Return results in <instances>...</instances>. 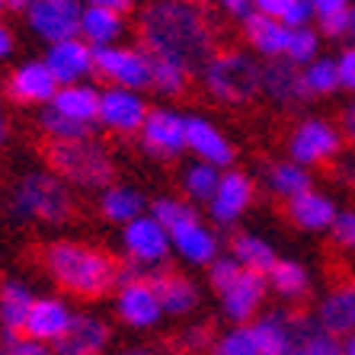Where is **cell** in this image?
<instances>
[{
    "instance_id": "24",
    "label": "cell",
    "mask_w": 355,
    "mask_h": 355,
    "mask_svg": "<svg viewBox=\"0 0 355 355\" xmlns=\"http://www.w3.org/2000/svg\"><path fill=\"white\" fill-rule=\"evenodd\" d=\"M311 317L330 336L346 339L355 333V279H343L317 297Z\"/></svg>"
},
{
    "instance_id": "58",
    "label": "cell",
    "mask_w": 355,
    "mask_h": 355,
    "mask_svg": "<svg viewBox=\"0 0 355 355\" xmlns=\"http://www.w3.org/2000/svg\"><path fill=\"white\" fill-rule=\"evenodd\" d=\"M0 10H7V7H3V0H0Z\"/></svg>"
},
{
    "instance_id": "32",
    "label": "cell",
    "mask_w": 355,
    "mask_h": 355,
    "mask_svg": "<svg viewBox=\"0 0 355 355\" xmlns=\"http://www.w3.org/2000/svg\"><path fill=\"white\" fill-rule=\"evenodd\" d=\"M227 253L240 263V269H250V272H259V275H266L282 259L279 247H275L269 237L257 234V231H237L231 237Z\"/></svg>"
},
{
    "instance_id": "35",
    "label": "cell",
    "mask_w": 355,
    "mask_h": 355,
    "mask_svg": "<svg viewBox=\"0 0 355 355\" xmlns=\"http://www.w3.org/2000/svg\"><path fill=\"white\" fill-rule=\"evenodd\" d=\"M218 176H221V170L211 164H202V160H189V164L180 170V189H182V198L186 202H192V205H205L208 198H211V192H215L218 186Z\"/></svg>"
},
{
    "instance_id": "5",
    "label": "cell",
    "mask_w": 355,
    "mask_h": 355,
    "mask_svg": "<svg viewBox=\"0 0 355 355\" xmlns=\"http://www.w3.org/2000/svg\"><path fill=\"white\" fill-rule=\"evenodd\" d=\"M196 80L211 103L227 109L253 106L263 83V61L247 49H215L196 71Z\"/></svg>"
},
{
    "instance_id": "46",
    "label": "cell",
    "mask_w": 355,
    "mask_h": 355,
    "mask_svg": "<svg viewBox=\"0 0 355 355\" xmlns=\"http://www.w3.org/2000/svg\"><path fill=\"white\" fill-rule=\"evenodd\" d=\"M333 61H336L339 90L346 93V96H352V93H355V42L343 45V49L333 55Z\"/></svg>"
},
{
    "instance_id": "53",
    "label": "cell",
    "mask_w": 355,
    "mask_h": 355,
    "mask_svg": "<svg viewBox=\"0 0 355 355\" xmlns=\"http://www.w3.org/2000/svg\"><path fill=\"white\" fill-rule=\"evenodd\" d=\"M10 141V119H7V99L0 93V148Z\"/></svg>"
},
{
    "instance_id": "42",
    "label": "cell",
    "mask_w": 355,
    "mask_h": 355,
    "mask_svg": "<svg viewBox=\"0 0 355 355\" xmlns=\"http://www.w3.org/2000/svg\"><path fill=\"white\" fill-rule=\"evenodd\" d=\"M218 333L211 330V323H189L182 327L176 336V352L180 355H211Z\"/></svg>"
},
{
    "instance_id": "50",
    "label": "cell",
    "mask_w": 355,
    "mask_h": 355,
    "mask_svg": "<svg viewBox=\"0 0 355 355\" xmlns=\"http://www.w3.org/2000/svg\"><path fill=\"white\" fill-rule=\"evenodd\" d=\"M211 3H218V7L231 19H237V23H243V19L253 13V0H211Z\"/></svg>"
},
{
    "instance_id": "12",
    "label": "cell",
    "mask_w": 355,
    "mask_h": 355,
    "mask_svg": "<svg viewBox=\"0 0 355 355\" xmlns=\"http://www.w3.org/2000/svg\"><path fill=\"white\" fill-rule=\"evenodd\" d=\"M148 112V93L125 90V87H99L96 128H103L112 138H138Z\"/></svg>"
},
{
    "instance_id": "33",
    "label": "cell",
    "mask_w": 355,
    "mask_h": 355,
    "mask_svg": "<svg viewBox=\"0 0 355 355\" xmlns=\"http://www.w3.org/2000/svg\"><path fill=\"white\" fill-rule=\"evenodd\" d=\"M33 301L35 291L23 279L0 282V333H23Z\"/></svg>"
},
{
    "instance_id": "13",
    "label": "cell",
    "mask_w": 355,
    "mask_h": 355,
    "mask_svg": "<svg viewBox=\"0 0 355 355\" xmlns=\"http://www.w3.org/2000/svg\"><path fill=\"white\" fill-rule=\"evenodd\" d=\"M96 77L103 87H125V90H150V55L138 42H122L112 49L96 51Z\"/></svg>"
},
{
    "instance_id": "7",
    "label": "cell",
    "mask_w": 355,
    "mask_h": 355,
    "mask_svg": "<svg viewBox=\"0 0 355 355\" xmlns=\"http://www.w3.org/2000/svg\"><path fill=\"white\" fill-rule=\"evenodd\" d=\"M119 257L128 272L154 275L173 263V247H170L164 224L150 211H144L141 218L119 227Z\"/></svg>"
},
{
    "instance_id": "11",
    "label": "cell",
    "mask_w": 355,
    "mask_h": 355,
    "mask_svg": "<svg viewBox=\"0 0 355 355\" xmlns=\"http://www.w3.org/2000/svg\"><path fill=\"white\" fill-rule=\"evenodd\" d=\"M138 148L144 157L160 164L186 157V112L176 106H150L138 132Z\"/></svg>"
},
{
    "instance_id": "48",
    "label": "cell",
    "mask_w": 355,
    "mask_h": 355,
    "mask_svg": "<svg viewBox=\"0 0 355 355\" xmlns=\"http://www.w3.org/2000/svg\"><path fill=\"white\" fill-rule=\"evenodd\" d=\"M339 132H343V141H346V148H355V93L343 103V109H339Z\"/></svg>"
},
{
    "instance_id": "49",
    "label": "cell",
    "mask_w": 355,
    "mask_h": 355,
    "mask_svg": "<svg viewBox=\"0 0 355 355\" xmlns=\"http://www.w3.org/2000/svg\"><path fill=\"white\" fill-rule=\"evenodd\" d=\"M311 10H314V23L327 17H336V13H349L355 0H307Z\"/></svg>"
},
{
    "instance_id": "34",
    "label": "cell",
    "mask_w": 355,
    "mask_h": 355,
    "mask_svg": "<svg viewBox=\"0 0 355 355\" xmlns=\"http://www.w3.org/2000/svg\"><path fill=\"white\" fill-rule=\"evenodd\" d=\"M196 71L173 58H160L150 55V93H157L160 99H180L189 93Z\"/></svg>"
},
{
    "instance_id": "29",
    "label": "cell",
    "mask_w": 355,
    "mask_h": 355,
    "mask_svg": "<svg viewBox=\"0 0 355 355\" xmlns=\"http://www.w3.org/2000/svg\"><path fill=\"white\" fill-rule=\"evenodd\" d=\"M263 189L275 198V202H285L288 205L291 198L304 196L307 189H314V173L307 170V166L295 164L291 157H275L263 166Z\"/></svg>"
},
{
    "instance_id": "37",
    "label": "cell",
    "mask_w": 355,
    "mask_h": 355,
    "mask_svg": "<svg viewBox=\"0 0 355 355\" xmlns=\"http://www.w3.org/2000/svg\"><path fill=\"white\" fill-rule=\"evenodd\" d=\"M301 80H304V93L307 99H330L339 90V74H336V61L330 55H320L311 64L301 67Z\"/></svg>"
},
{
    "instance_id": "10",
    "label": "cell",
    "mask_w": 355,
    "mask_h": 355,
    "mask_svg": "<svg viewBox=\"0 0 355 355\" xmlns=\"http://www.w3.org/2000/svg\"><path fill=\"white\" fill-rule=\"evenodd\" d=\"M253 202H257V180L247 170L231 166V170H221V176H218L215 192L205 202V218L218 231L221 227L231 231L253 211Z\"/></svg>"
},
{
    "instance_id": "52",
    "label": "cell",
    "mask_w": 355,
    "mask_h": 355,
    "mask_svg": "<svg viewBox=\"0 0 355 355\" xmlns=\"http://www.w3.org/2000/svg\"><path fill=\"white\" fill-rule=\"evenodd\" d=\"M13 51H17V35L7 23H0V61H7Z\"/></svg>"
},
{
    "instance_id": "4",
    "label": "cell",
    "mask_w": 355,
    "mask_h": 355,
    "mask_svg": "<svg viewBox=\"0 0 355 355\" xmlns=\"http://www.w3.org/2000/svg\"><path fill=\"white\" fill-rule=\"evenodd\" d=\"M10 218L19 224H39V227H64L77 215V196L61 176L49 166L26 170L7 198Z\"/></svg>"
},
{
    "instance_id": "1",
    "label": "cell",
    "mask_w": 355,
    "mask_h": 355,
    "mask_svg": "<svg viewBox=\"0 0 355 355\" xmlns=\"http://www.w3.org/2000/svg\"><path fill=\"white\" fill-rule=\"evenodd\" d=\"M138 45L198 71L218 49V26L202 0H148L138 13Z\"/></svg>"
},
{
    "instance_id": "51",
    "label": "cell",
    "mask_w": 355,
    "mask_h": 355,
    "mask_svg": "<svg viewBox=\"0 0 355 355\" xmlns=\"http://www.w3.org/2000/svg\"><path fill=\"white\" fill-rule=\"evenodd\" d=\"M83 7L112 10V13H122V17H128V13L135 10V0H83Z\"/></svg>"
},
{
    "instance_id": "9",
    "label": "cell",
    "mask_w": 355,
    "mask_h": 355,
    "mask_svg": "<svg viewBox=\"0 0 355 355\" xmlns=\"http://www.w3.org/2000/svg\"><path fill=\"white\" fill-rule=\"evenodd\" d=\"M112 314H116V320L125 330L132 333H150L166 320L150 275L128 272L125 266H122V282L112 291Z\"/></svg>"
},
{
    "instance_id": "28",
    "label": "cell",
    "mask_w": 355,
    "mask_h": 355,
    "mask_svg": "<svg viewBox=\"0 0 355 355\" xmlns=\"http://www.w3.org/2000/svg\"><path fill=\"white\" fill-rule=\"evenodd\" d=\"M150 208V198L132 186V182H109L106 189L96 192V211L103 221L116 224V227H125L128 221L141 218Z\"/></svg>"
},
{
    "instance_id": "8",
    "label": "cell",
    "mask_w": 355,
    "mask_h": 355,
    "mask_svg": "<svg viewBox=\"0 0 355 355\" xmlns=\"http://www.w3.org/2000/svg\"><path fill=\"white\" fill-rule=\"evenodd\" d=\"M343 150H346L343 132L327 116H301L285 138V157L307 166L311 173L320 166H333Z\"/></svg>"
},
{
    "instance_id": "22",
    "label": "cell",
    "mask_w": 355,
    "mask_h": 355,
    "mask_svg": "<svg viewBox=\"0 0 355 355\" xmlns=\"http://www.w3.org/2000/svg\"><path fill=\"white\" fill-rule=\"evenodd\" d=\"M77 311L71 304V297L64 295H35L33 307H29V317H26L23 333L29 339H39L45 346H55L74 323Z\"/></svg>"
},
{
    "instance_id": "47",
    "label": "cell",
    "mask_w": 355,
    "mask_h": 355,
    "mask_svg": "<svg viewBox=\"0 0 355 355\" xmlns=\"http://www.w3.org/2000/svg\"><path fill=\"white\" fill-rule=\"evenodd\" d=\"M330 170H333V182H336V186L346 192V196L355 198V148L343 150Z\"/></svg>"
},
{
    "instance_id": "3",
    "label": "cell",
    "mask_w": 355,
    "mask_h": 355,
    "mask_svg": "<svg viewBox=\"0 0 355 355\" xmlns=\"http://www.w3.org/2000/svg\"><path fill=\"white\" fill-rule=\"evenodd\" d=\"M148 211L164 224L170 247H173V259H180L186 269H208L224 253L221 231L186 198L157 196L150 198Z\"/></svg>"
},
{
    "instance_id": "20",
    "label": "cell",
    "mask_w": 355,
    "mask_h": 355,
    "mask_svg": "<svg viewBox=\"0 0 355 355\" xmlns=\"http://www.w3.org/2000/svg\"><path fill=\"white\" fill-rule=\"evenodd\" d=\"M301 307H266L253 323H247L253 339H257L259 355H291L297 336V323H301Z\"/></svg>"
},
{
    "instance_id": "30",
    "label": "cell",
    "mask_w": 355,
    "mask_h": 355,
    "mask_svg": "<svg viewBox=\"0 0 355 355\" xmlns=\"http://www.w3.org/2000/svg\"><path fill=\"white\" fill-rule=\"evenodd\" d=\"M49 109H55L58 116H64L67 122L87 125L96 128V112H99V87L93 80L87 83H67L58 87V93L51 96Z\"/></svg>"
},
{
    "instance_id": "56",
    "label": "cell",
    "mask_w": 355,
    "mask_h": 355,
    "mask_svg": "<svg viewBox=\"0 0 355 355\" xmlns=\"http://www.w3.org/2000/svg\"><path fill=\"white\" fill-rule=\"evenodd\" d=\"M343 355H355V333L343 339Z\"/></svg>"
},
{
    "instance_id": "45",
    "label": "cell",
    "mask_w": 355,
    "mask_h": 355,
    "mask_svg": "<svg viewBox=\"0 0 355 355\" xmlns=\"http://www.w3.org/2000/svg\"><path fill=\"white\" fill-rule=\"evenodd\" d=\"M330 240L343 253H355V208H339L336 221L330 227Z\"/></svg>"
},
{
    "instance_id": "27",
    "label": "cell",
    "mask_w": 355,
    "mask_h": 355,
    "mask_svg": "<svg viewBox=\"0 0 355 355\" xmlns=\"http://www.w3.org/2000/svg\"><path fill=\"white\" fill-rule=\"evenodd\" d=\"M243 49L250 55H257L259 61H282L285 58V51H288V42H291V29L288 26H282L279 19H269L263 13H250L243 23Z\"/></svg>"
},
{
    "instance_id": "6",
    "label": "cell",
    "mask_w": 355,
    "mask_h": 355,
    "mask_svg": "<svg viewBox=\"0 0 355 355\" xmlns=\"http://www.w3.org/2000/svg\"><path fill=\"white\" fill-rule=\"evenodd\" d=\"M45 166L71 186L74 192H99L116 182V154L103 138L87 135L77 141L45 144Z\"/></svg>"
},
{
    "instance_id": "2",
    "label": "cell",
    "mask_w": 355,
    "mask_h": 355,
    "mask_svg": "<svg viewBox=\"0 0 355 355\" xmlns=\"http://www.w3.org/2000/svg\"><path fill=\"white\" fill-rule=\"evenodd\" d=\"M39 266L45 279L64 297L103 301L112 297L122 282V259L80 237H51L39 247Z\"/></svg>"
},
{
    "instance_id": "40",
    "label": "cell",
    "mask_w": 355,
    "mask_h": 355,
    "mask_svg": "<svg viewBox=\"0 0 355 355\" xmlns=\"http://www.w3.org/2000/svg\"><path fill=\"white\" fill-rule=\"evenodd\" d=\"M323 55V35L317 33V26H301V29H291V42L288 51H285V61L304 67L314 58Z\"/></svg>"
},
{
    "instance_id": "25",
    "label": "cell",
    "mask_w": 355,
    "mask_h": 355,
    "mask_svg": "<svg viewBox=\"0 0 355 355\" xmlns=\"http://www.w3.org/2000/svg\"><path fill=\"white\" fill-rule=\"evenodd\" d=\"M339 208L343 205H339L330 192H323L314 186V189H307L304 196L291 198L288 205H285V215H288L291 227L301 234H330Z\"/></svg>"
},
{
    "instance_id": "19",
    "label": "cell",
    "mask_w": 355,
    "mask_h": 355,
    "mask_svg": "<svg viewBox=\"0 0 355 355\" xmlns=\"http://www.w3.org/2000/svg\"><path fill=\"white\" fill-rule=\"evenodd\" d=\"M150 282H154V291L160 297L164 317H170V320H189L192 314H198V307H202V285L189 272L166 266V269L150 275Z\"/></svg>"
},
{
    "instance_id": "21",
    "label": "cell",
    "mask_w": 355,
    "mask_h": 355,
    "mask_svg": "<svg viewBox=\"0 0 355 355\" xmlns=\"http://www.w3.org/2000/svg\"><path fill=\"white\" fill-rule=\"evenodd\" d=\"M259 99H266L279 112H297L311 99L304 93L301 67L291 61H266L263 64V83H259Z\"/></svg>"
},
{
    "instance_id": "14",
    "label": "cell",
    "mask_w": 355,
    "mask_h": 355,
    "mask_svg": "<svg viewBox=\"0 0 355 355\" xmlns=\"http://www.w3.org/2000/svg\"><path fill=\"white\" fill-rule=\"evenodd\" d=\"M215 297H218V311L227 320V327H247L269 304V285H266V275L240 269L231 285H224Z\"/></svg>"
},
{
    "instance_id": "36",
    "label": "cell",
    "mask_w": 355,
    "mask_h": 355,
    "mask_svg": "<svg viewBox=\"0 0 355 355\" xmlns=\"http://www.w3.org/2000/svg\"><path fill=\"white\" fill-rule=\"evenodd\" d=\"M291 355H343V339H336L327 330H320L311 314H301Z\"/></svg>"
},
{
    "instance_id": "26",
    "label": "cell",
    "mask_w": 355,
    "mask_h": 355,
    "mask_svg": "<svg viewBox=\"0 0 355 355\" xmlns=\"http://www.w3.org/2000/svg\"><path fill=\"white\" fill-rule=\"evenodd\" d=\"M266 285H269V297H279L285 307H297L314 295V272L301 259L282 257L266 272Z\"/></svg>"
},
{
    "instance_id": "23",
    "label": "cell",
    "mask_w": 355,
    "mask_h": 355,
    "mask_svg": "<svg viewBox=\"0 0 355 355\" xmlns=\"http://www.w3.org/2000/svg\"><path fill=\"white\" fill-rule=\"evenodd\" d=\"M112 339L116 330L106 317L93 314V311H77L71 330L55 343V355H106L112 352Z\"/></svg>"
},
{
    "instance_id": "16",
    "label": "cell",
    "mask_w": 355,
    "mask_h": 355,
    "mask_svg": "<svg viewBox=\"0 0 355 355\" xmlns=\"http://www.w3.org/2000/svg\"><path fill=\"white\" fill-rule=\"evenodd\" d=\"M80 13L83 0H33L23 10V19L35 39L51 45V42L74 39L80 29Z\"/></svg>"
},
{
    "instance_id": "57",
    "label": "cell",
    "mask_w": 355,
    "mask_h": 355,
    "mask_svg": "<svg viewBox=\"0 0 355 355\" xmlns=\"http://www.w3.org/2000/svg\"><path fill=\"white\" fill-rule=\"evenodd\" d=\"M349 39L355 42V3H352V10H349Z\"/></svg>"
},
{
    "instance_id": "39",
    "label": "cell",
    "mask_w": 355,
    "mask_h": 355,
    "mask_svg": "<svg viewBox=\"0 0 355 355\" xmlns=\"http://www.w3.org/2000/svg\"><path fill=\"white\" fill-rule=\"evenodd\" d=\"M35 125H39V132H42V138H45V144H61V141H77V138H87V135H96V128L67 122L64 116H58V112H55V109H49V106L39 109Z\"/></svg>"
},
{
    "instance_id": "44",
    "label": "cell",
    "mask_w": 355,
    "mask_h": 355,
    "mask_svg": "<svg viewBox=\"0 0 355 355\" xmlns=\"http://www.w3.org/2000/svg\"><path fill=\"white\" fill-rule=\"evenodd\" d=\"M237 272H240V263L231 257V253H227V250H224L221 257H218L215 263H211V266L205 269V282H208V288H211V291L218 295V291H221L224 285H231L234 275H237Z\"/></svg>"
},
{
    "instance_id": "43",
    "label": "cell",
    "mask_w": 355,
    "mask_h": 355,
    "mask_svg": "<svg viewBox=\"0 0 355 355\" xmlns=\"http://www.w3.org/2000/svg\"><path fill=\"white\" fill-rule=\"evenodd\" d=\"M0 355H55V349L26 333H0Z\"/></svg>"
},
{
    "instance_id": "17",
    "label": "cell",
    "mask_w": 355,
    "mask_h": 355,
    "mask_svg": "<svg viewBox=\"0 0 355 355\" xmlns=\"http://www.w3.org/2000/svg\"><path fill=\"white\" fill-rule=\"evenodd\" d=\"M55 93H58V80L51 77L42 58H26L13 64L3 80V99L23 109H45Z\"/></svg>"
},
{
    "instance_id": "55",
    "label": "cell",
    "mask_w": 355,
    "mask_h": 355,
    "mask_svg": "<svg viewBox=\"0 0 355 355\" xmlns=\"http://www.w3.org/2000/svg\"><path fill=\"white\" fill-rule=\"evenodd\" d=\"M29 3H33V0H3V7L13 10V13H23V10L29 7Z\"/></svg>"
},
{
    "instance_id": "41",
    "label": "cell",
    "mask_w": 355,
    "mask_h": 355,
    "mask_svg": "<svg viewBox=\"0 0 355 355\" xmlns=\"http://www.w3.org/2000/svg\"><path fill=\"white\" fill-rule=\"evenodd\" d=\"M211 355H259V349L250 327H224L215 336Z\"/></svg>"
},
{
    "instance_id": "54",
    "label": "cell",
    "mask_w": 355,
    "mask_h": 355,
    "mask_svg": "<svg viewBox=\"0 0 355 355\" xmlns=\"http://www.w3.org/2000/svg\"><path fill=\"white\" fill-rule=\"evenodd\" d=\"M106 355H154L148 346H128V349H116V352H106Z\"/></svg>"
},
{
    "instance_id": "38",
    "label": "cell",
    "mask_w": 355,
    "mask_h": 355,
    "mask_svg": "<svg viewBox=\"0 0 355 355\" xmlns=\"http://www.w3.org/2000/svg\"><path fill=\"white\" fill-rule=\"evenodd\" d=\"M253 13H263L269 19H279L288 29L314 26V10L307 0H253Z\"/></svg>"
},
{
    "instance_id": "15",
    "label": "cell",
    "mask_w": 355,
    "mask_h": 355,
    "mask_svg": "<svg viewBox=\"0 0 355 355\" xmlns=\"http://www.w3.org/2000/svg\"><path fill=\"white\" fill-rule=\"evenodd\" d=\"M186 154L192 160L218 166V170L237 166V144L205 112H186Z\"/></svg>"
},
{
    "instance_id": "18",
    "label": "cell",
    "mask_w": 355,
    "mask_h": 355,
    "mask_svg": "<svg viewBox=\"0 0 355 355\" xmlns=\"http://www.w3.org/2000/svg\"><path fill=\"white\" fill-rule=\"evenodd\" d=\"M42 61H45V67L51 71V77L58 80V87H67V83H87L90 77H96V51H93L80 35L45 45Z\"/></svg>"
},
{
    "instance_id": "31",
    "label": "cell",
    "mask_w": 355,
    "mask_h": 355,
    "mask_svg": "<svg viewBox=\"0 0 355 355\" xmlns=\"http://www.w3.org/2000/svg\"><path fill=\"white\" fill-rule=\"evenodd\" d=\"M125 33H128V17L122 13H112V10H99V7H83L80 13V35L93 51L99 49H112V45H122Z\"/></svg>"
}]
</instances>
